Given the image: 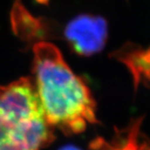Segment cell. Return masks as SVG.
<instances>
[{
  "label": "cell",
  "mask_w": 150,
  "mask_h": 150,
  "mask_svg": "<svg viewBox=\"0 0 150 150\" xmlns=\"http://www.w3.org/2000/svg\"><path fill=\"white\" fill-rule=\"evenodd\" d=\"M142 119H135L123 128H115L110 139L97 137L90 150H150V138L142 131Z\"/></svg>",
  "instance_id": "277c9868"
},
{
  "label": "cell",
  "mask_w": 150,
  "mask_h": 150,
  "mask_svg": "<svg viewBox=\"0 0 150 150\" xmlns=\"http://www.w3.org/2000/svg\"><path fill=\"white\" fill-rule=\"evenodd\" d=\"M64 37L74 52L91 56L104 48L108 39V24L100 16L80 15L68 23Z\"/></svg>",
  "instance_id": "3957f363"
},
{
  "label": "cell",
  "mask_w": 150,
  "mask_h": 150,
  "mask_svg": "<svg viewBox=\"0 0 150 150\" xmlns=\"http://www.w3.org/2000/svg\"><path fill=\"white\" fill-rule=\"evenodd\" d=\"M53 139L33 80L0 87V150H42Z\"/></svg>",
  "instance_id": "7a4b0ae2"
},
{
  "label": "cell",
  "mask_w": 150,
  "mask_h": 150,
  "mask_svg": "<svg viewBox=\"0 0 150 150\" xmlns=\"http://www.w3.org/2000/svg\"><path fill=\"white\" fill-rule=\"evenodd\" d=\"M60 150H80V149H78V148H76V147H74V146H65V147H62V149H60Z\"/></svg>",
  "instance_id": "8992f818"
},
{
  "label": "cell",
  "mask_w": 150,
  "mask_h": 150,
  "mask_svg": "<svg viewBox=\"0 0 150 150\" xmlns=\"http://www.w3.org/2000/svg\"><path fill=\"white\" fill-rule=\"evenodd\" d=\"M33 73L38 99L52 127L76 135L97 123L91 90L72 71L55 45L48 42L35 45Z\"/></svg>",
  "instance_id": "6da1fadb"
},
{
  "label": "cell",
  "mask_w": 150,
  "mask_h": 150,
  "mask_svg": "<svg viewBox=\"0 0 150 150\" xmlns=\"http://www.w3.org/2000/svg\"><path fill=\"white\" fill-rule=\"evenodd\" d=\"M117 58L127 66L133 75L135 85L143 83L150 86V48H129L117 53Z\"/></svg>",
  "instance_id": "5b68a950"
}]
</instances>
